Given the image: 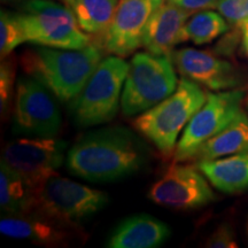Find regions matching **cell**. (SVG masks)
<instances>
[{
  "mask_svg": "<svg viewBox=\"0 0 248 248\" xmlns=\"http://www.w3.org/2000/svg\"><path fill=\"white\" fill-rule=\"evenodd\" d=\"M151 151L131 130L108 126L83 136L67 154L71 175L93 183L128 177L150 162Z\"/></svg>",
  "mask_w": 248,
  "mask_h": 248,
  "instance_id": "6da1fadb",
  "label": "cell"
},
{
  "mask_svg": "<svg viewBox=\"0 0 248 248\" xmlns=\"http://www.w3.org/2000/svg\"><path fill=\"white\" fill-rule=\"evenodd\" d=\"M102 60L101 49L88 45L79 49L39 46L21 57L22 69L46 86L55 98L71 101L82 91Z\"/></svg>",
  "mask_w": 248,
  "mask_h": 248,
  "instance_id": "7a4b0ae2",
  "label": "cell"
},
{
  "mask_svg": "<svg viewBox=\"0 0 248 248\" xmlns=\"http://www.w3.org/2000/svg\"><path fill=\"white\" fill-rule=\"evenodd\" d=\"M207 94L198 83L183 78L172 94L144 111L133 126L168 157L176 150L179 133L206 102Z\"/></svg>",
  "mask_w": 248,
  "mask_h": 248,
  "instance_id": "3957f363",
  "label": "cell"
},
{
  "mask_svg": "<svg viewBox=\"0 0 248 248\" xmlns=\"http://www.w3.org/2000/svg\"><path fill=\"white\" fill-rule=\"evenodd\" d=\"M32 212L63 226L78 225L104 208L108 195L58 172L32 188Z\"/></svg>",
  "mask_w": 248,
  "mask_h": 248,
  "instance_id": "277c9868",
  "label": "cell"
},
{
  "mask_svg": "<svg viewBox=\"0 0 248 248\" xmlns=\"http://www.w3.org/2000/svg\"><path fill=\"white\" fill-rule=\"evenodd\" d=\"M130 64L122 57L102 59L82 91L70 102V115L79 128L110 122L121 106V92Z\"/></svg>",
  "mask_w": 248,
  "mask_h": 248,
  "instance_id": "5b68a950",
  "label": "cell"
},
{
  "mask_svg": "<svg viewBox=\"0 0 248 248\" xmlns=\"http://www.w3.org/2000/svg\"><path fill=\"white\" fill-rule=\"evenodd\" d=\"M172 62L171 55H155L150 52L135 54L121 97L123 116L144 113L175 92L178 79Z\"/></svg>",
  "mask_w": 248,
  "mask_h": 248,
  "instance_id": "8992f818",
  "label": "cell"
},
{
  "mask_svg": "<svg viewBox=\"0 0 248 248\" xmlns=\"http://www.w3.org/2000/svg\"><path fill=\"white\" fill-rule=\"evenodd\" d=\"M18 14L27 42L63 49H79L90 45L89 36L64 4L52 0H27Z\"/></svg>",
  "mask_w": 248,
  "mask_h": 248,
  "instance_id": "52a82bcc",
  "label": "cell"
},
{
  "mask_svg": "<svg viewBox=\"0 0 248 248\" xmlns=\"http://www.w3.org/2000/svg\"><path fill=\"white\" fill-rule=\"evenodd\" d=\"M244 97L245 93L240 89L217 93L208 92L203 106L185 126L173 153V161L183 162L192 160L204 142L225 129L243 110L241 104Z\"/></svg>",
  "mask_w": 248,
  "mask_h": 248,
  "instance_id": "ba28073f",
  "label": "cell"
},
{
  "mask_svg": "<svg viewBox=\"0 0 248 248\" xmlns=\"http://www.w3.org/2000/svg\"><path fill=\"white\" fill-rule=\"evenodd\" d=\"M61 114L51 91L33 77H20L15 90L13 133L23 137H55Z\"/></svg>",
  "mask_w": 248,
  "mask_h": 248,
  "instance_id": "9c48e42d",
  "label": "cell"
},
{
  "mask_svg": "<svg viewBox=\"0 0 248 248\" xmlns=\"http://www.w3.org/2000/svg\"><path fill=\"white\" fill-rule=\"evenodd\" d=\"M66 148V141L54 137H23L6 145L1 161L33 188L57 172L64 161Z\"/></svg>",
  "mask_w": 248,
  "mask_h": 248,
  "instance_id": "30bf717a",
  "label": "cell"
},
{
  "mask_svg": "<svg viewBox=\"0 0 248 248\" xmlns=\"http://www.w3.org/2000/svg\"><path fill=\"white\" fill-rule=\"evenodd\" d=\"M203 173L197 167L175 162L148 191V199L166 208L188 210L200 208L215 199Z\"/></svg>",
  "mask_w": 248,
  "mask_h": 248,
  "instance_id": "8fae6325",
  "label": "cell"
},
{
  "mask_svg": "<svg viewBox=\"0 0 248 248\" xmlns=\"http://www.w3.org/2000/svg\"><path fill=\"white\" fill-rule=\"evenodd\" d=\"M166 0H120L110 26L105 32V48L117 57H128L142 46L150 18Z\"/></svg>",
  "mask_w": 248,
  "mask_h": 248,
  "instance_id": "7c38bea8",
  "label": "cell"
},
{
  "mask_svg": "<svg viewBox=\"0 0 248 248\" xmlns=\"http://www.w3.org/2000/svg\"><path fill=\"white\" fill-rule=\"evenodd\" d=\"M179 74L214 91L239 88L244 77L231 62L215 54L195 48H182L171 53Z\"/></svg>",
  "mask_w": 248,
  "mask_h": 248,
  "instance_id": "4fadbf2b",
  "label": "cell"
},
{
  "mask_svg": "<svg viewBox=\"0 0 248 248\" xmlns=\"http://www.w3.org/2000/svg\"><path fill=\"white\" fill-rule=\"evenodd\" d=\"M191 13L164 1L148 21L142 46L155 55H171L172 49L179 43H184L183 29Z\"/></svg>",
  "mask_w": 248,
  "mask_h": 248,
  "instance_id": "5bb4252c",
  "label": "cell"
},
{
  "mask_svg": "<svg viewBox=\"0 0 248 248\" xmlns=\"http://www.w3.org/2000/svg\"><path fill=\"white\" fill-rule=\"evenodd\" d=\"M170 237L166 223L148 215L137 214L126 217L111 232L106 246L110 248L160 247Z\"/></svg>",
  "mask_w": 248,
  "mask_h": 248,
  "instance_id": "9a60e30c",
  "label": "cell"
},
{
  "mask_svg": "<svg viewBox=\"0 0 248 248\" xmlns=\"http://www.w3.org/2000/svg\"><path fill=\"white\" fill-rule=\"evenodd\" d=\"M0 232L6 237L46 246H61L69 239V233L63 225L36 213L4 217L0 221Z\"/></svg>",
  "mask_w": 248,
  "mask_h": 248,
  "instance_id": "2e32d148",
  "label": "cell"
},
{
  "mask_svg": "<svg viewBox=\"0 0 248 248\" xmlns=\"http://www.w3.org/2000/svg\"><path fill=\"white\" fill-rule=\"evenodd\" d=\"M195 167L218 191L233 194L248 190V152L216 160L198 161Z\"/></svg>",
  "mask_w": 248,
  "mask_h": 248,
  "instance_id": "e0dca14e",
  "label": "cell"
},
{
  "mask_svg": "<svg viewBox=\"0 0 248 248\" xmlns=\"http://www.w3.org/2000/svg\"><path fill=\"white\" fill-rule=\"evenodd\" d=\"M244 152H248V116L241 110L225 129L204 142L192 160H216Z\"/></svg>",
  "mask_w": 248,
  "mask_h": 248,
  "instance_id": "ac0fdd59",
  "label": "cell"
},
{
  "mask_svg": "<svg viewBox=\"0 0 248 248\" xmlns=\"http://www.w3.org/2000/svg\"><path fill=\"white\" fill-rule=\"evenodd\" d=\"M89 35L105 33L113 21L120 0H61Z\"/></svg>",
  "mask_w": 248,
  "mask_h": 248,
  "instance_id": "d6986e66",
  "label": "cell"
},
{
  "mask_svg": "<svg viewBox=\"0 0 248 248\" xmlns=\"http://www.w3.org/2000/svg\"><path fill=\"white\" fill-rule=\"evenodd\" d=\"M33 193L30 185L1 161L0 163V207L9 215L32 212Z\"/></svg>",
  "mask_w": 248,
  "mask_h": 248,
  "instance_id": "ffe728a7",
  "label": "cell"
},
{
  "mask_svg": "<svg viewBox=\"0 0 248 248\" xmlns=\"http://www.w3.org/2000/svg\"><path fill=\"white\" fill-rule=\"evenodd\" d=\"M228 30L229 24L222 14L206 9L187 20L183 29V38L184 42L191 40L195 45H203L224 35Z\"/></svg>",
  "mask_w": 248,
  "mask_h": 248,
  "instance_id": "44dd1931",
  "label": "cell"
},
{
  "mask_svg": "<svg viewBox=\"0 0 248 248\" xmlns=\"http://www.w3.org/2000/svg\"><path fill=\"white\" fill-rule=\"evenodd\" d=\"M26 42V31L20 14L2 9L0 13V55L2 60Z\"/></svg>",
  "mask_w": 248,
  "mask_h": 248,
  "instance_id": "7402d4cb",
  "label": "cell"
},
{
  "mask_svg": "<svg viewBox=\"0 0 248 248\" xmlns=\"http://www.w3.org/2000/svg\"><path fill=\"white\" fill-rule=\"evenodd\" d=\"M15 66L12 60L4 59L0 66V110L2 116H7L14 94Z\"/></svg>",
  "mask_w": 248,
  "mask_h": 248,
  "instance_id": "603a6c76",
  "label": "cell"
},
{
  "mask_svg": "<svg viewBox=\"0 0 248 248\" xmlns=\"http://www.w3.org/2000/svg\"><path fill=\"white\" fill-rule=\"evenodd\" d=\"M216 8L231 24L241 27L248 21V0H219Z\"/></svg>",
  "mask_w": 248,
  "mask_h": 248,
  "instance_id": "cb8c5ba5",
  "label": "cell"
},
{
  "mask_svg": "<svg viewBox=\"0 0 248 248\" xmlns=\"http://www.w3.org/2000/svg\"><path fill=\"white\" fill-rule=\"evenodd\" d=\"M207 247L213 248H234L238 247L233 230L228 224H222L214 231L207 241Z\"/></svg>",
  "mask_w": 248,
  "mask_h": 248,
  "instance_id": "d4e9b609",
  "label": "cell"
},
{
  "mask_svg": "<svg viewBox=\"0 0 248 248\" xmlns=\"http://www.w3.org/2000/svg\"><path fill=\"white\" fill-rule=\"evenodd\" d=\"M167 1L171 2L188 13H194V12L216 8L219 0H167Z\"/></svg>",
  "mask_w": 248,
  "mask_h": 248,
  "instance_id": "484cf974",
  "label": "cell"
},
{
  "mask_svg": "<svg viewBox=\"0 0 248 248\" xmlns=\"http://www.w3.org/2000/svg\"><path fill=\"white\" fill-rule=\"evenodd\" d=\"M241 32H243V47L245 54L248 58V21L241 26Z\"/></svg>",
  "mask_w": 248,
  "mask_h": 248,
  "instance_id": "4316f807",
  "label": "cell"
},
{
  "mask_svg": "<svg viewBox=\"0 0 248 248\" xmlns=\"http://www.w3.org/2000/svg\"><path fill=\"white\" fill-rule=\"evenodd\" d=\"M2 1H17V0H2Z\"/></svg>",
  "mask_w": 248,
  "mask_h": 248,
  "instance_id": "83f0119b",
  "label": "cell"
},
{
  "mask_svg": "<svg viewBox=\"0 0 248 248\" xmlns=\"http://www.w3.org/2000/svg\"><path fill=\"white\" fill-rule=\"evenodd\" d=\"M246 102H247V108H248V95H247V101Z\"/></svg>",
  "mask_w": 248,
  "mask_h": 248,
  "instance_id": "f1b7e54d",
  "label": "cell"
},
{
  "mask_svg": "<svg viewBox=\"0 0 248 248\" xmlns=\"http://www.w3.org/2000/svg\"><path fill=\"white\" fill-rule=\"evenodd\" d=\"M247 233H248V223H247Z\"/></svg>",
  "mask_w": 248,
  "mask_h": 248,
  "instance_id": "f546056e",
  "label": "cell"
}]
</instances>
